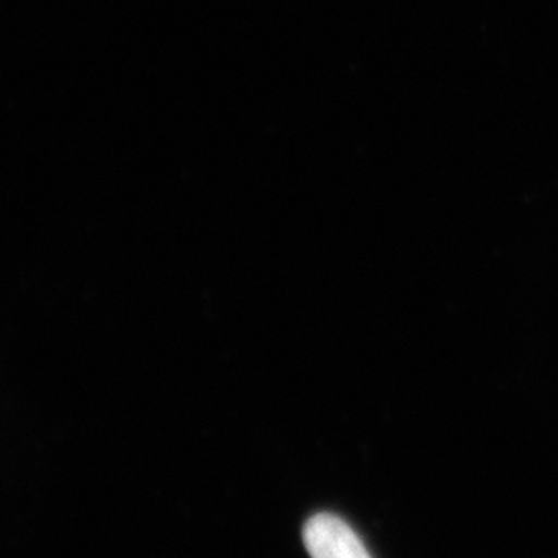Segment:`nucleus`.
I'll use <instances>...</instances> for the list:
<instances>
[{
  "label": "nucleus",
  "mask_w": 558,
  "mask_h": 558,
  "mask_svg": "<svg viewBox=\"0 0 558 558\" xmlns=\"http://www.w3.org/2000/svg\"><path fill=\"white\" fill-rule=\"evenodd\" d=\"M304 544L311 558H373L356 532L331 513H319L306 523Z\"/></svg>",
  "instance_id": "nucleus-1"
}]
</instances>
